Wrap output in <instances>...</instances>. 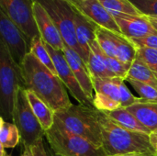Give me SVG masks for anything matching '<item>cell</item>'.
Segmentation results:
<instances>
[{
  "label": "cell",
  "instance_id": "cell-1",
  "mask_svg": "<svg viewBox=\"0 0 157 156\" xmlns=\"http://www.w3.org/2000/svg\"><path fill=\"white\" fill-rule=\"evenodd\" d=\"M25 88L31 90L54 112L72 106L66 86L60 77L42 64L31 52L20 65Z\"/></svg>",
  "mask_w": 157,
  "mask_h": 156
},
{
  "label": "cell",
  "instance_id": "cell-2",
  "mask_svg": "<svg viewBox=\"0 0 157 156\" xmlns=\"http://www.w3.org/2000/svg\"><path fill=\"white\" fill-rule=\"evenodd\" d=\"M98 120L102 134V149L107 156L130 154H155L150 143L149 134L122 128L99 110Z\"/></svg>",
  "mask_w": 157,
  "mask_h": 156
},
{
  "label": "cell",
  "instance_id": "cell-3",
  "mask_svg": "<svg viewBox=\"0 0 157 156\" xmlns=\"http://www.w3.org/2000/svg\"><path fill=\"white\" fill-rule=\"evenodd\" d=\"M55 120L66 131L102 147V134L98 110L93 107L72 105L54 112Z\"/></svg>",
  "mask_w": 157,
  "mask_h": 156
},
{
  "label": "cell",
  "instance_id": "cell-4",
  "mask_svg": "<svg viewBox=\"0 0 157 156\" xmlns=\"http://www.w3.org/2000/svg\"><path fill=\"white\" fill-rule=\"evenodd\" d=\"M19 87L25 88L21 67L0 41V109L1 117L7 121H13L15 99Z\"/></svg>",
  "mask_w": 157,
  "mask_h": 156
},
{
  "label": "cell",
  "instance_id": "cell-5",
  "mask_svg": "<svg viewBox=\"0 0 157 156\" xmlns=\"http://www.w3.org/2000/svg\"><path fill=\"white\" fill-rule=\"evenodd\" d=\"M45 137L50 150L60 156H107L102 147L66 131L55 120Z\"/></svg>",
  "mask_w": 157,
  "mask_h": 156
},
{
  "label": "cell",
  "instance_id": "cell-6",
  "mask_svg": "<svg viewBox=\"0 0 157 156\" xmlns=\"http://www.w3.org/2000/svg\"><path fill=\"white\" fill-rule=\"evenodd\" d=\"M12 122L19 131L24 147H32L45 136V131L32 111L23 87H19L16 95Z\"/></svg>",
  "mask_w": 157,
  "mask_h": 156
},
{
  "label": "cell",
  "instance_id": "cell-7",
  "mask_svg": "<svg viewBox=\"0 0 157 156\" xmlns=\"http://www.w3.org/2000/svg\"><path fill=\"white\" fill-rule=\"evenodd\" d=\"M50 15L59 30L65 46L75 51L81 57L82 51L76 40L75 26V9L67 0H36Z\"/></svg>",
  "mask_w": 157,
  "mask_h": 156
},
{
  "label": "cell",
  "instance_id": "cell-8",
  "mask_svg": "<svg viewBox=\"0 0 157 156\" xmlns=\"http://www.w3.org/2000/svg\"><path fill=\"white\" fill-rule=\"evenodd\" d=\"M34 0H0L3 11L23 32L29 46L34 38L40 36L33 11Z\"/></svg>",
  "mask_w": 157,
  "mask_h": 156
},
{
  "label": "cell",
  "instance_id": "cell-9",
  "mask_svg": "<svg viewBox=\"0 0 157 156\" xmlns=\"http://www.w3.org/2000/svg\"><path fill=\"white\" fill-rule=\"evenodd\" d=\"M124 79L119 77L92 78L94 87V108L99 111L109 112L122 108L121 86Z\"/></svg>",
  "mask_w": 157,
  "mask_h": 156
},
{
  "label": "cell",
  "instance_id": "cell-10",
  "mask_svg": "<svg viewBox=\"0 0 157 156\" xmlns=\"http://www.w3.org/2000/svg\"><path fill=\"white\" fill-rule=\"evenodd\" d=\"M0 35V41L5 44L12 59L20 66L27 54L29 53V43L19 28L1 10Z\"/></svg>",
  "mask_w": 157,
  "mask_h": 156
},
{
  "label": "cell",
  "instance_id": "cell-11",
  "mask_svg": "<svg viewBox=\"0 0 157 156\" xmlns=\"http://www.w3.org/2000/svg\"><path fill=\"white\" fill-rule=\"evenodd\" d=\"M45 43V42H44ZM45 46L52 57V60L53 62L56 74L62 80V82L64 84L66 88L70 91L71 95L74 97V98L80 104L87 107H93V100L88 98L85 92L83 91L81 86L79 85L75 75L74 74L63 51L55 50L52 46L45 43Z\"/></svg>",
  "mask_w": 157,
  "mask_h": 156
},
{
  "label": "cell",
  "instance_id": "cell-12",
  "mask_svg": "<svg viewBox=\"0 0 157 156\" xmlns=\"http://www.w3.org/2000/svg\"><path fill=\"white\" fill-rule=\"evenodd\" d=\"M121 32L128 39H140L149 35L157 34L148 17L144 15H129L112 13Z\"/></svg>",
  "mask_w": 157,
  "mask_h": 156
},
{
  "label": "cell",
  "instance_id": "cell-13",
  "mask_svg": "<svg viewBox=\"0 0 157 156\" xmlns=\"http://www.w3.org/2000/svg\"><path fill=\"white\" fill-rule=\"evenodd\" d=\"M70 3L97 26L113 32L121 33L115 18L103 6L99 0H78Z\"/></svg>",
  "mask_w": 157,
  "mask_h": 156
},
{
  "label": "cell",
  "instance_id": "cell-14",
  "mask_svg": "<svg viewBox=\"0 0 157 156\" xmlns=\"http://www.w3.org/2000/svg\"><path fill=\"white\" fill-rule=\"evenodd\" d=\"M33 11L35 21L42 40L55 50L63 51L64 43L62 36L46 9L40 2L34 0Z\"/></svg>",
  "mask_w": 157,
  "mask_h": 156
},
{
  "label": "cell",
  "instance_id": "cell-15",
  "mask_svg": "<svg viewBox=\"0 0 157 156\" xmlns=\"http://www.w3.org/2000/svg\"><path fill=\"white\" fill-rule=\"evenodd\" d=\"M74 9L77 43L82 51V59L86 63H87L90 54V45L94 40H96L97 25L81 14L75 7H74Z\"/></svg>",
  "mask_w": 157,
  "mask_h": 156
},
{
  "label": "cell",
  "instance_id": "cell-16",
  "mask_svg": "<svg viewBox=\"0 0 157 156\" xmlns=\"http://www.w3.org/2000/svg\"><path fill=\"white\" fill-rule=\"evenodd\" d=\"M63 51L83 91L85 92V94L88 98L93 100L95 95L94 87H93L92 78L89 74L86 63L84 62L82 57L75 51L65 45Z\"/></svg>",
  "mask_w": 157,
  "mask_h": 156
},
{
  "label": "cell",
  "instance_id": "cell-17",
  "mask_svg": "<svg viewBox=\"0 0 157 156\" xmlns=\"http://www.w3.org/2000/svg\"><path fill=\"white\" fill-rule=\"evenodd\" d=\"M125 108L133 114L151 133L157 130V102L142 99L140 102Z\"/></svg>",
  "mask_w": 157,
  "mask_h": 156
},
{
  "label": "cell",
  "instance_id": "cell-18",
  "mask_svg": "<svg viewBox=\"0 0 157 156\" xmlns=\"http://www.w3.org/2000/svg\"><path fill=\"white\" fill-rule=\"evenodd\" d=\"M25 90H26L27 98L29 102L32 111L34 112L41 127L46 132L54 124V120H55L54 111L31 90L29 89H25Z\"/></svg>",
  "mask_w": 157,
  "mask_h": 156
},
{
  "label": "cell",
  "instance_id": "cell-19",
  "mask_svg": "<svg viewBox=\"0 0 157 156\" xmlns=\"http://www.w3.org/2000/svg\"><path fill=\"white\" fill-rule=\"evenodd\" d=\"M91 78H111L114 77L109 70L106 62L105 54L98 46L97 40H94L90 45V54L86 63Z\"/></svg>",
  "mask_w": 157,
  "mask_h": 156
},
{
  "label": "cell",
  "instance_id": "cell-20",
  "mask_svg": "<svg viewBox=\"0 0 157 156\" xmlns=\"http://www.w3.org/2000/svg\"><path fill=\"white\" fill-rule=\"evenodd\" d=\"M112 121H114L119 126L125 128L130 131L142 132L145 134H151V131L145 128L137 119L136 117L128 111L125 108H120L118 109L104 112Z\"/></svg>",
  "mask_w": 157,
  "mask_h": 156
},
{
  "label": "cell",
  "instance_id": "cell-21",
  "mask_svg": "<svg viewBox=\"0 0 157 156\" xmlns=\"http://www.w3.org/2000/svg\"><path fill=\"white\" fill-rule=\"evenodd\" d=\"M112 36L116 47V58L121 61L130 70L132 63L137 57V48L131 40L121 33L112 31Z\"/></svg>",
  "mask_w": 157,
  "mask_h": 156
},
{
  "label": "cell",
  "instance_id": "cell-22",
  "mask_svg": "<svg viewBox=\"0 0 157 156\" xmlns=\"http://www.w3.org/2000/svg\"><path fill=\"white\" fill-rule=\"evenodd\" d=\"M21 138L17 126L10 121L6 120L3 117L0 118V155L6 154V149L15 148Z\"/></svg>",
  "mask_w": 157,
  "mask_h": 156
},
{
  "label": "cell",
  "instance_id": "cell-23",
  "mask_svg": "<svg viewBox=\"0 0 157 156\" xmlns=\"http://www.w3.org/2000/svg\"><path fill=\"white\" fill-rule=\"evenodd\" d=\"M127 78L150 85L157 89V73L153 71L150 67H148L138 57H136V59L132 63L128 72Z\"/></svg>",
  "mask_w": 157,
  "mask_h": 156
},
{
  "label": "cell",
  "instance_id": "cell-24",
  "mask_svg": "<svg viewBox=\"0 0 157 156\" xmlns=\"http://www.w3.org/2000/svg\"><path fill=\"white\" fill-rule=\"evenodd\" d=\"M29 52H31L42 64H44L46 67H48L52 72L56 74V70H55L53 62L52 60V57H51V55L45 46V43L42 40L40 36H37L36 38H34L32 40V41L30 43Z\"/></svg>",
  "mask_w": 157,
  "mask_h": 156
},
{
  "label": "cell",
  "instance_id": "cell-25",
  "mask_svg": "<svg viewBox=\"0 0 157 156\" xmlns=\"http://www.w3.org/2000/svg\"><path fill=\"white\" fill-rule=\"evenodd\" d=\"M96 40L102 50V51L109 57L116 58V47L112 31L104 28L97 26L96 28Z\"/></svg>",
  "mask_w": 157,
  "mask_h": 156
},
{
  "label": "cell",
  "instance_id": "cell-26",
  "mask_svg": "<svg viewBox=\"0 0 157 156\" xmlns=\"http://www.w3.org/2000/svg\"><path fill=\"white\" fill-rule=\"evenodd\" d=\"M103 6L110 13H123L129 15H141L129 0H99Z\"/></svg>",
  "mask_w": 157,
  "mask_h": 156
},
{
  "label": "cell",
  "instance_id": "cell-27",
  "mask_svg": "<svg viewBox=\"0 0 157 156\" xmlns=\"http://www.w3.org/2000/svg\"><path fill=\"white\" fill-rule=\"evenodd\" d=\"M125 82H128L131 85V86L138 94L140 98L146 101L157 102V89L154 86L130 78H127Z\"/></svg>",
  "mask_w": 157,
  "mask_h": 156
},
{
  "label": "cell",
  "instance_id": "cell-28",
  "mask_svg": "<svg viewBox=\"0 0 157 156\" xmlns=\"http://www.w3.org/2000/svg\"><path fill=\"white\" fill-rule=\"evenodd\" d=\"M134 7L148 17H157V0H129Z\"/></svg>",
  "mask_w": 157,
  "mask_h": 156
},
{
  "label": "cell",
  "instance_id": "cell-29",
  "mask_svg": "<svg viewBox=\"0 0 157 156\" xmlns=\"http://www.w3.org/2000/svg\"><path fill=\"white\" fill-rule=\"evenodd\" d=\"M137 57L148 67L157 73V50L146 47H136Z\"/></svg>",
  "mask_w": 157,
  "mask_h": 156
},
{
  "label": "cell",
  "instance_id": "cell-30",
  "mask_svg": "<svg viewBox=\"0 0 157 156\" xmlns=\"http://www.w3.org/2000/svg\"><path fill=\"white\" fill-rule=\"evenodd\" d=\"M105 62L109 70L112 73L114 77H119V78L126 80L128 72H129V68L127 66H125L117 58L109 57V56H107L106 54H105Z\"/></svg>",
  "mask_w": 157,
  "mask_h": 156
},
{
  "label": "cell",
  "instance_id": "cell-31",
  "mask_svg": "<svg viewBox=\"0 0 157 156\" xmlns=\"http://www.w3.org/2000/svg\"><path fill=\"white\" fill-rule=\"evenodd\" d=\"M131 40L136 47H146L157 50V34L149 35L140 39H131Z\"/></svg>",
  "mask_w": 157,
  "mask_h": 156
},
{
  "label": "cell",
  "instance_id": "cell-32",
  "mask_svg": "<svg viewBox=\"0 0 157 156\" xmlns=\"http://www.w3.org/2000/svg\"><path fill=\"white\" fill-rule=\"evenodd\" d=\"M31 149H32V153L34 156H50L44 148L43 140H40V142H38L35 145L31 147Z\"/></svg>",
  "mask_w": 157,
  "mask_h": 156
},
{
  "label": "cell",
  "instance_id": "cell-33",
  "mask_svg": "<svg viewBox=\"0 0 157 156\" xmlns=\"http://www.w3.org/2000/svg\"><path fill=\"white\" fill-rule=\"evenodd\" d=\"M149 138H150V143H151L152 148H153L155 155L157 156V130H155V131H153L149 135Z\"/></svg>",
  "mask_w": 157,
  "mask_h": 156
},
{
  "label": "cell",
  "instance_id": "cell-34",
  "mask_svg": "<svg viewBox=\"0 0 157 156\" xmlns=\"http://www.w3.org/2000/svg\"><path fill=\"white\" fill-rule=\"evenodd\" d=\"M0 156H11L10 154H8L7 153H6V154H4L3 155H0ZM19 156H34L33 155V153H32V149H31V147H24V151H23V153L20 154Z\"/></svg>",
  "mask_w": 157,
  "mask_h": 156
},
{
  "label": "cell",
  "instance_id": "cell-35",
  "mask_svg": "<svg viewBox=\"0 0 157 156\" xmlns=\"http://www.w3.org/2000/svg\"><path fill=\"white\" fill-rule=\"evenodd\" d=\"M114 156H147L144 154H121V155H114Z\"/></svg>",
  "mask_w": 157,
  "mask_h": 156
},
{
  "label": "cell",
  "instance_id": "cell-36",
  "mask_svg": "<svg viewBox=\"0 0 157 156\" xmlns=\"http://www.w3.org/2000/svg\"><path fill=\"white\" fill-rule=\"evenodd\" d=\"M151 21V23H152V25H153V27L155 29L157 30V22H155V21H152V20H150Z\"/></svg>",
  "mask_w": 157,
  "mask_h": 156
},
{
  "label": "cell",
  "instance_id": "cell-37",
  "mask_svg": "<svg viewBox=\"0 0 157 156\" xmlns=\"http://www.w3.org/2000/svg\"><path fill=\"white\" fill-rule=\"evenodd\" d=\"M49 155L50 156H60V155H58V154H54V153H52V151H51V154H50Z\"/></svg>",
  "mask_w": 157,
  "mask_h": 156
},
{
  "label": "cell",
  "instance_id": "cell-38",
  "mask_svg": "<svg viewBox=\"0 0 157 156\" xmlns=\"http://www.w3.org/2000/svg\"><path fill=\"white\" fill-rule=\"evenodd\" d=\"M67 1H69V2H75V1H78V0H67Z\"/></svg>",
  "mask_w": 157,
  "mask_h": 156
},
{
  "label": "cell",
  "instance_id": "cell-39",
  "mask_svg": "<svg viewBox=\"0 0 157 156\" xmlns=\"http://www.w3.org/2000/svg\"><path fill=\"white\" fill-rule=\"evenodd\" d=\"M147 156H156L155 154H152V155H147Z\"/></svg>",
  "mask_w": 157,
  "mask_h": 156
}]
</instances>
